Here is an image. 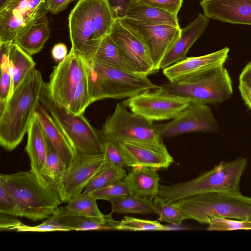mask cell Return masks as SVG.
Instances as JSON below:
<instances>
[{
    "instance_id": "f6af8a7d",
    "label": "cell",
    "mask_w": 251,
    "mask_h": 251,
    "mask_svg": "<svg viewBox=\"0 0 251 251\" xmlns=\"http://www.w3.org/2000/svg\"><path fill=\"white\" fill-rule=\"evenodd\" d=\"M75 0H47V6L49 12L57 14L64 10Z\"/></svg>"
},
{
    "instance_id": "83f0119b",
    "label": "cell",
    "mask_w": 251,
    "mask_h": 251,
    "mask_svg": "<svg viewBox=\"0 0 251 251\" xmlns=\"http://www.w3.org/2000/svg\"><path fill=\"white\" fill-rule=\"evenodd\" d=\"M9 62L12 76L10 97L27 74L35 68L36 63L31 55L14 42L12 43L10 46Z\"/></svg>"
},
{
    "instance_id": "b9f144b4",
    "label": "cell",
    "mask_w": 251,
    "mask_h": 251,
    "mask_svg": "<svg viewBox=\"0 0 251 251\" xmlns=\"http://www.w3.org/2000/svg\"><path fill=\"white\" fill-rule=\"evenodd\" d=\"M17 232H48L61 231L60 229L51 224L44 222L39 225L29 226L22 223L15 228Z\"/></svg>"
},
{
    "instance_id": "f546056e",
    "label": "cell",
    "mask_w": 251,
    "mask_h": 251,
    "mask_svg": "<svg viewBox=\"0 0 251 251\" xmlns=\"http://www.w3.org/2000/svg\"><path fill=\"white\" fill-rule=\"evenodd\" d=\"M126 175L127 172L124 167L107 163L93 177L82 194L89 195L103 187L123 180Z\"/></svg>"
},
{
    "instance_id": "277c9868",
    "label": "cell",
    "mask_w": 251,
    "mask_h": 251,
    "mask_svg": "<svg viewBox=\"0 0 251 251\" xmlns=\"http://www.w3.org/2000/svg\"><path fill=\"white\" fill-rule=\"evenodd\" d=\"M87 63L91 103L104 99H127L158 88L148 75L102 64Z\"/></svg>"
},
{
    "instance_id": "4316f807",
    "label": "cell",
    "mask_w": 251,
    "mask_h": 251,
    "mask_svg": "<svg viewBox=\"0 0 251 251\" xmlns=\"http://www.w3.org/2000/svg\"><path fill=\"white\" fill-rule=\"evenodd\" d=\"M50 31L48 18L45 15L32 25L13 42L32 56L41 51L50 37Z\"/></svg>"
},
{
    "instance_id": "6da1fadb",
    "label": "cell",
    "mask_w": 251,
    "mask_h": 251,
    "mask_svg": "<svg viewBox=\"0 0 251 251\" xmlns=\"http://www.w3.org/2000/svg\"><path fill=\"white\" fill-rule=\"evenodd\" d=\"M41 72H29L0 110V144L5 150H14L27 133L30 122L40 104L44 85Z\"/></svg>"
},
{
    "instance_id": "1f68e13d",
    "label": "cell",
    "mask_w": 251,
    "mask_h": 251,
    "mask_svg": "<svg viewBox=\"0 0 251 251\" xmlns=\"http://www.w3.org/2000/svg\"><path fill=\"white\" fill-rule=\"evenodd\" d=\"M69 212L81 216L102 217L104 216L99 210L97 200L90 195L82 194L64 206Z\"/></svg>"
},
{
    "instance_id": "f35d334b",
    "label": "cell",
    "mask_w": 251,
    "mask_h": 251,
    "mask_svg": "<svg viewBox=\"0 0 251 251\" xmlns=\"http://www.w3.org/2000/svg\"><path fill=\"white\" fill-rule=\"evenodd\" d=\"M0 213L21 217L20 207L14 198L0 185Z\"/></svg>"
},
{
    "instance_id": "3957f363",
    "label": "cell",
    "mask_w": 251,
    "mask_h": 251,
    "mask_svg": "<svg viewBox=\"0 0 251 251\" xmlns=\"http://www.w3.org/2000/svg\"><path fill=\"white\" fill-rule=\"evenodd\" d=\"M247 164L244 157L222 161L192 180L170 185H160L158 196L166 202H173L203 193L242 194L240 181Z\"/></svg>"
},
{
    "instance_id": "836d02e7",
    "label": "cell",
    "mask_w": 251,
    "mask_h": 251,
    "mask_svg": "<svg viewBox=\"0 0 251 251\" xmlns=\"http://www.w3.org/2000/svg\"><path fill=\"white\" fill-rule=\"evenodd\" d=\"M116 230L128 231H165L170 230L168 226L161 224L157 221L143 220L125 216L116 227Z\"/></svg>"
},
{
    "instance_id": "5b68a950",
    "label": "cell",
    "mask_w": 251,
    "mask_h": 251,
    "mask_svg": "<svg viewBox=\"0 0 251 251\" xmlns=\"http://www.w3.org/2000/svg\"><path fill=\"white\" fill-rule=\"evenodd\" d=\"M187 219L209 224L215 217L251 221V197L242 194L207 193L174 201Z\"/></svg>"
},
{
    "instance_id": "7a4b0ae2",
    "label": "cell",
    "mask_w": 251,
    "mask_h": 251,
    "mask_svg": "<svg viewBox=\"0 0 251 251\" xmlns=\"http://www.w3.org/2000/svg\"><path fill=\"white\" fill-rule=\"evenodd\" d=\"M1 185L16 200L21 217L32 221L50 218L61 203L52 184L31 169L0 176Z\"/></svg>"
},
{
    "instance_id": "e0dca14e",
    "label": "cell",
    "mask_w": 251,
    "mask_h": 251,
    "mask_svg": "<svg viewBox=\"0 0 251 251\" xmlns=\"http://www.w3.org/2000/svg\"><path fill=\"white\" fill-rule=\"evenodd\" d=\"M229 51V49L225 47L204 55L186 57L163 69V73L171 82L188 81L214 67L224 65Z\"/></svg>"
},
{
    "instance_id": "8992f818",
    "label": "cell",
    "mask_w": 251,
    "mask_h": 251,
    "mask_svg": "<svg viewBox=\"0 0 251 251\" xmlns=\"http://www.w3.org/2000/svg\"><path fill=\"white\" fill-rule=\"evenodd\" d=\"M40 101L77 155L96 156L104 154V143L99 131L92 126L83 114H74L56 103L49 95L44 83Z\"/></svg>"
},
{
    "instance_id": "603a6c76",
    "label": "cell",
    "mask_w": 251,
    "mask_h": 251,
    "mask_svg": "<svg viewBox=\"0 0 251 251\" xmlns=\"http://www.w3.org/2000/svg\"><path fill=\"white\" fill-rule=\"evenodd\" d=\"M124 179L130 195L153 200L158 195L160 177L157 169L145 166H135Z\"/></svg>"
},
{
    "instance_id": "ee69618b",
    "label": "cell",
    "mask_w": 251,
    "mask_h": 251,
    "mask_svg": "<svg viewBox=\"0 0 251 251\" xmlns=\"http://www.w3.org/2000/svg\"><path fill=\"white\" fill-rule=\"evenodd\" d=\"M16 216L0 213V230H15L16 226L22 224Z\"/></svg>"
},
{
    "instance_id": "60d3db41",
    "label": "cell",
    "mask_w": 251,
    "mask_h": 251,
    "mask_svg": "<svg viewBox=\"0 0 251 251\" xmlns=\"http://www.w3.org/2000/svg\"><path fill=\"white\" fill-rule=\"evenodd\" d=\"M149 5L161 9L175 15H177L183 0H139Z\"/></svg>"
},
{
    "instance_id": "4fadbf2b",
    "label": "cell",
    "mask_w": 251,
    "mask_h": 251,
    "mask_svg": "<svg viewBox=\"0 0 251 251\" xmlns=\"http://www.w3.org/2000/svg\"><path fill=\"white\" fill-rule=\"evenodd\" d=\"M159 136L168 138L193 132H216L219 126L206 104L191 100L188 106L169 122L155 124Z\"/></svg>"
},
{
    "instance_id": "7bdbcfd3",
    "label": "cell",
    "mask_w": 251,
    "mask_h": 251,
    "mask_svg": "<svg viewBox=\"0 0 251 251\" xmlns=\"http://www.w3.org/2000/svg\"><path fill=\"white\" fill-rule=\"evenodd\" d=\"M136 0H107L116 18L125 16L128 6Z\"/></svg>"
},
{
    "instance_id": "44dd1931",
    "label": "cell",
    "mask_w": 251,
    "mask_h": 251,
    "mask_svg": "<svg viewBox=\"0 0 251 251\" xmlns=\"http://www.w3.org/2000/svg\"><path fill=\"white\" fill-rule=\"evenodd\" d=\"M209 22V18L200 13L191 23L181 29L178 39L162 60L159 70L185 59L189 50L205 31Z\"/></svg>"
},
{
    "instance_id": "484cf974",
    "label": "cell",
    "mask_w": 251,
    "mask_h": 251,
    "mask_svg": "<svg viewBox=\"0 0 251 251\" xmlns=\"http://www.w3.org/2000/svg\"><path fill=\"white\" fill-rule=\"evenodd\" d=\"M124 17L146 24L168 25L179 27L176 15L146 4L139 0H136L128 6Z\"/></svg>"
},
{
    "instance_id": "ac0fdd59",
    "label": "cell",
    "mask_w": 251,
    "mask_h": 251,
    "mask_svg": "<svg viewBox=\"0 0 251 251\" xmlns=\"http://www.w3.org/2000/svg\"><path fill=\"white\" fill-rule=\"evenodd\" d=\"M126 166L167 168L174 162L165 145L123 142L119 144Z\"/></svg>"
},
{
    "instance_id": "4dcf8cb0",
    "label": "cell",
    "mask_w": 251,
    "mask_h": 251,
    "mask_svg": "<svg viewBox=\"0 0 251 251\" xmlns=\"http://www.w3.org/2000/svg\"><path fill=\"white\" fill-rule=\"evenodd\" d=\"M155 213L159 216V221L166 222L174 226H179L187 219L183 211L174 202L164 201L159 196L153 199Z\"/></svg>"
},
{
    "instance_id": "d590c367",
    "label": "cell",
    "mask_w": 251,
    "mask_h": 251,
    "mask_svg": "<svg viewBox=\"0 0 251 251\" xmlns=\"http://www.w3.org/2000/svg\"><path fill=\"white\" fill-rule=\"evenodd\" d=\"M94 199L109 201L130 195L127 185L123 179L99 189L89 194Z\"/></svg>"
},
{
    "instance_id": "ffe728a7",
    "label": "cell",
    "mask_w": 251,
    "mask_h": 251,
    "mask_svg": "<svg viewBox=\"0 0 251 251\" xmlns=\"http://www.w3.org/2000/svg\"><path fill=\"white\" fill-rule=\"evenodd\" d=\"M111 214L104 215L102 217H86L70 212L64 207H59L54 213L44 222L57 227L62 231L116 230L119 221L114 220Z\"/></svg>"
},
{
    "instance_id": "d4e9b609",
    "label": "cell",
    "mask_w": 251,
    "mask_h": 251,
    "mask_svg": "<svg viewBox=\"0 0 251 251\" xmlns=\"http://www.w3.org/2000/svg\"><path fill=\"white\" fill-rule=\"evenodd\" d=\"M85 60L87 62L102 64L128 72L137 73L125 59L110 34L100 39Z\"/></svg>"
},
{
    "instance_id": "ba28073f",
    "label": "cell",
    "mask_w": 251,
    "mask_h": 251,
    "mask_svg": "<svg viewBox=\"0 0 251 251\" xmlns=\"http://www.w3.org/2000/svg\"><path fill=\"white\" fill-rule=\"evenodd\" d=\"M99 131L103 142L163 143L153 122L129 111L123 103L116 104Z\"/></svg>"
},
{
    "instance_id": "f1b7e54d",
    "label": "cell",
    "mask_w": 251,
    "mask_h": 251,
    "mask_svg": "<svg viewBox=\"0 0 251 251\" xmlns=\"http://www.w3.org/2000/svg\"><path fill=\"white\" fill-rule=\"evenodd\" d=\"M111 213L147 214L155 213L151 199L128 195L110 201Z\"/></svg>"
},
{
    "instance_id": "ab89813d",
    "label": "cell",
    "mask_w": 251,
    "mask_h": 251,
    "mask_svg": "<svg viewBox=\"0 0 251 251\" xmlns=\"http://www.w3.org/2000/svg\"><path fill=\"white\" fill-rule=\"evenodd\" d=\"M104 156L107 163L121 167H126V163L120 149L119 144L111 142H103Z\"/></svg>"
},
{
    "instance_id": "c3c4849f",
    "label": "cell",
    "mask_w": 251,
    "mask_h": 251,
    "mask_svg": "<svg viewBox=\"0 0 251 251\" xmlns=\"http://www.w3.org/2000/svg\"><path fill=\"white\" fill-rule=\"evenodd\" d=\"M239 81L245 83L251 88V61L242 70L239 75Z\"/></svg>"
},
{
    "instance_id": "9a60e30c",
    "label": "cell",
    "mask_w": 251,
    "mask_h": 251,
    "mask_svg": "<svg viewBox=\"0 0 251 251\" xmlns=\"http://www.w3.org/2000/svg\"><path fill=\"white\" fill-rule=\"evenodd\" d=\"M72 48L86 59L100 40L96 38L94 0H79L68 17Z\"/></svg>"
},
{
    "instance_id": "cb8c5ba5",
    "label": "cell",
    "mask_w": 251,
    "mask_h": 251,
    "mask_svg": "<svg viewBox=\"0 0 251 251\" xmlns=\"http://www.w3.org/2000/svg\"><path fill=\"white\" fill-rule=\"evenodd\" d=\"M25 150L30 160L31 170L40 177L47 154V137L42 125L35 114L27 131Z\"/></svg>"
},
{
    "instance_id": "d6986e66",
    "label": "cell",
    "mask_w": 251,
    "mask_h": 251,
    "mask_svg": "<svg viewBox=\"0 0 251 251\" xmlns=\"http://www.w3.org/2000/svg\"><path fill=\"white\" fill-rule=\"evenodd\" d=\"M200 5L209 19L251 25V0H201Z\"/></svg>"
},
{
    "instance_id": "bcb514c9",
    "label": "cell",
    "mask_w": 251,
    "mask_h": 251,
    "mask_svg": "<svg viewBox=\"0 0 251 251\" xmlns=\"http://www.w3.org/2000/svg\"><path fill=\"white\" fill-rule=\"evenodd\" d=\"M51 53L53 59L55 61L60 62L68 54L67 47L63 43L56 44L52 48Z\"/></svg>"
},
{
    "instance_id": "8d00e7d4",
    "label": "cell",
    "mask_w": 251,
    "mask_h": 251,
    "mask_svg": "<svg viewBox=\"0 0 251 251\" xmlns=\"http://www.w3.org/2000/svg\"><path fill=\"white\" fill-rule=\"evenodd\" d=\"M207 229L216 231L249 230L251 229V221L215 217L208 224Z\"/></svg>"
},
{
    "instance_id": "5bb4252c",
    "label": "cell",
    "mask_w": 251,
    "mask_h": 251,
    "mask_svg": "<svg viewBox=\"0 0 251 251\" xmlns=\"http://www.w3.org/2000/svg\"><path fill=\"white\" fill-rule=\"evenodd\" d=\"M119 18L144 42L155 70L158 71L162 60L178 39L181 33L180 27L146 24L127 17Z\"/></svg>"
},
{
    "instance_id": "7dc6e473",
    "label": "cell",
    "mask_w": 251,
    "mask_h": 251,
    "mask_svg": "<svg viewBox=\"0 0 251 251\" xmlns=\"http://www.w3.org/2000/svg\"><path fill=\"white\" fill-rule=\"evenodd\" d=\"M239 90L245 103L251 110V88L245 83L239 81Z\"/></svg>"
},
{
    "instance_id": "7c38bea8",
    "label": "cell",
    "mask_w": 251,
    "mask_h": 251,
    "mask_svg": "<svg viewBox=\"0 0 251 251\" xmlns=\"http://www.w3.org/2000/svg\"><path fill=\"white\" fill-rule=\"evenodd\" d=\"M190 101L156 88L127 98L122 103L131 112L153 122L176 118L188 106Z\"/></svg>"
},
{
    "instance_id": "30bf717a",
    "label": "cell",
    "mask_w": 251,
    "mask_h": 251,
    "mask_svg": "<svg viewBox=\"0 0 251 251\" xmlns=\"http://www.w3.org/2000/svg\"><path fill=\"white\" fill-rule=\"evenodd\" d=\"M87 73L86 61L71 49L66 57L53 66L49 80L44 85L53 101L67 109L77 85Z\"/></svg>"
},
{
    "instance_id": "9c48e42d",
    "label": "cell",
    "mask_w": 251,
    "mask_h": 251,
    "mask_svg": "<svg viewBox=\"0 0 251 251\" xmlns=\"http://www.w3.org/2000/svg\"><path fill=\"white\" fill-rule=\"evenodd\" d=\"M47 0L0 2V43L13 42L49 12Z\"/></svg>"
},
{
    "instance_id": "74e56055",
    "label": "cell",
    "mask_w": 251,
    "mask_h": 251,
    "mask_svg": "<svg viewBox=\"0 0 251 251\" xmlns=\"http://www.w3.org/2000/svg\"><path fill=\"white\" fill-rule=\"evenodd\" d=\"M0 110L5 106L10 94L12 76L9 58L0 62Z\"/></svg>"
},
{
    "instance_id": "8fae6325",
    "label": "cell",
    "mask_w": 251,
    "mask_h": 251,
    "mask_svg": "<svg viewBox=\"0 0 251 251\" xmlns=\"http://www.w3.org/2000/svg\"><path fill=\"white\" fill-rule=\"evenodd\" d=\"M104 154L77 155L72 164L51 183L61 202H69L82 194L93 177L106 165Z\"/></svg>"
},
{
    "instance_id": "52a82bcc",
    "label": "cell",
    "mask_w": 251,
    "mask_h": 251,
    "mask_svg": "<svg viewBox=\"0 0 251 251\" xmlns=\"http://www.w3.org/2000/svg\"><path fill=\"white\" fill-rule=\"evenodd\" d=\"M157 89L206 104L221 103L230 99L233 94L232 81L224 65L188 81L167 82L158 85Z\"/></svg>"
},
{
    "instance_id": "7402d4cb",
    "label": "cell",
    "mask_w": 251,
    "mask_h": 251,
    "mask_svg": "<svg viewBox=\"0 0 251 251\" xmlns=\"http://www.w3.org/2000/svg\"><path fill=\"white\" fill-rule=\"evenodd\" d=\"M35 114L42 125L47 138L67 169L76 157V152L49 112L41 104L38 107Z\"/></svg>"
},
{
    "instance_id": "e575fe53",
    "label": "cell",
    "mask_w": 251,
    "mask_h": 251,
    "mask_svg": "<svg viewBox=\"0 0 251 251\" xmlns=\"http://www.w3.org/2000/svg\"><path fill=\"white\" fill-rule=\"evenodd\" d=\"M91 104L87 75L77 85L67 110L79 115L83 114L87 107Z\"/></svg>"
},
{
    "instance_id": "d6a6232c",
    "label": "cell",
    "mask_w": 251,
    "mask_h": 251,
    "mask_svg": "<svg viewBox=\"0 0 251 251\" xmlns=\"http://www.w3.org/2000/svg\"><path fill=\"white\" fill-rule=\"evenodd\" d=\"M66 169L64 163L47 137L46 158L45 165L41 172V176L52 183Z\"/></svg>"
},
{
    "instance_id": "681fc988",
    "label": "cell",
    "mask_w": 251,
    "mask_h": 251,
    "mask_svg": "<svg viewBox=\"0 0 251 251\" xmlns=\"http://www.w3.org/2000/svg\"><path fill=\"white\" fill-rule=\"evenodd\" d=\"M3 0H0V2L2 1Z\"/></svg>"
},
{
    "instance_id": "2e32d148",
    "label": "cell",
    "mask_w": 251,
    "mask_h": 251,
    "mask_svg": "<svg viewBox=\"0 0 251 251\" xmlns=\"http://www.w3.org/2000/svg\"><path fill=\"white\" fill-rule=\"evenodd\" d=\"M109 34L136 72L148 76L156 72L144 42L119 18H115Z\"/></svg>"
}]
</instances>
